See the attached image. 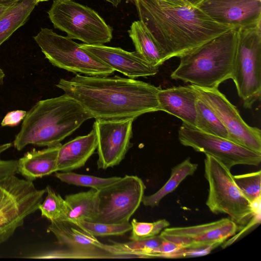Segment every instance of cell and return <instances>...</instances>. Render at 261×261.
Masks as SVG:
<instances>
[{"label":"cell","mask_w":261,"mask_h":261,"mask_svg":"<svg viewBox=\"0 0 261 261\" xmlns=\"http://www.w3.org/2000/svg\"><path fill=\"white\" fill-rule=\"evenodd\" d=\"M19 0H0V5H11L17 2Z\"/></svg>","instance_id":"cell-37"},{"label":"cell","mask_w":261,"mask_h":261,"mask_svg":"<svg viewBox=\"0 0 261 261\" xmlns=\"http://www.w3.org/2000/svg\"><path fill=\"white\" fill-rule=\"evenodd\" d=\"M198 167V164L191 162L188 158L171 169V174L166 183L155 193L143 197L142 202L146 206L154 207L167 195L176 189L187 176L192 175Z\"/></svg>","instance_id":"cell-25"},{"label":"cell","mask_w":261,"mask_h":261,"mask_svg":"<svg viewBox=\"0 0 261 261\" xmlns=\"http://www.w3.org/2000/svg\"><path fill=\"white\" fill-rule=\"evenodd\" d=\"M67 212L62 220L75 223L80 221L92 222L98 212V191L94 189L66 195Z\"/></svg>","instance_id":"cell-21"},{"label":"cell","mask_w":261,"mask_h":261,"mask_svg":"<svg viewBox=\"0 0 261 261\" xmlns=\"http://www.w3.org/2000/svg\"><path fill=\"white\" fill-rule=\"evenodd\" d=\"M1 181H0V193H1V189H2V186H1Z\"/></svg>","instance_id":"cell-43"},{"label":"cell","mask_w":261,"mask_h":261,"mask_svg":"<svg viewBox=\"0 0 261 261\" xmlns=\"http://www.w3.org/2000/svg\"><path fill=\"white\" fill-rule=\"evenodd\" d=\"M97 146V139L93 128L86 135L61 144L58 154V171H71L83 167Z\"/></svg>","instance_id":"cell-18"},{"label":"cell","mask_w":261,"mask_h":261,"mask_svg":"<svg viewBox=\"0 0 261 261\" xmlns=\"http://www.w3.org/2000/svg\"><path fill=\"white\" fill-rule=\"evenodd\" d=\"M27 112L23 110H15L8 113L3 118L2 126H14L18 125L23 119Z\"/></svg>","instance_id":"cell-35"},{"label":"cell","mask_w":261,"mask_h":261,"mask_svg":"<svg viewBox=\"0 0 261 261\" xmlns=\"http://www.w3.org/2000/svg\"><path fill=\"white\" fill-rule=\"evenodd\" d=\"M61 144L27 152L17 160L16 172L32 181L58 172V154Z\"/></svg>","instance_id":"cell-20"},{"label":"cell","mask_w":261,"mask_h":261,"mask_svg":"<svg viewBox=\"0 0 261 261\" xmlns=\"http://www.w3.org/2000/svg\"><path fill=\"white\" fill-rule=\"evenodd\" d=\"M5 76L3 70L0 68V85L3 84Z\"/></svg>","instance_id":"cell-40"},{"label":"cell","mask_w":261,"mask_h":261,"mask_svg":"<svg viewBox=\"0 0 261 261\" xmlns=\"http://www.w3.org/2000/svg\"><path fill=\"white\" fill-rule=\"evenodd\" d=\"M235 182L251 203L260 200L261 171L233 175Z\"/></svg>","instance_id":"cell-31"},{"label":"cell","mask_w":261,"mask_h":261,"mask_svg":"<svg viewBox=\"0 0 261 261\" xmlns=\"http://www.w3.org/2000/svg\"><path fill=\"white\" fill-rule=\"evenodd\" d=\"M0 244L8 240L24 219L38 209L46 189H37L32 180L14 174L1 181Z\"/></svg>","instance_id":"cell-9"},{"label":"cell","mask_w":261,"mask_h":261,"mask_svg":"<svg viewBox=\"0 0 261 261\" xmlns=\"http://www.w3.org/2000/svg\"><path fill=\"white\" fill-rule=\"evenodd\" d=\"M145 188L139 177L126 175L98 190V212L92 222L107 224L129 222L142 203Z\"/></svg>","instance_id":"cell-10"},{"label":"cell","mask_w":261,"mask_h":261,"mask_svg":"<svg viewBox=\"0 0 261 261\" xmlns=\"http://www.w3.org/2000/svg\"><path fill=\"white\" fill-rule=\"evenodd\" d=\"M111 3L114 7H117L122 0H104ZM130 1V0H127Z\"/></svg>","instance_id":"cell-39"},{"label":"cell","mask_w":261,"mask_h":261,"mask_svg":"<svg viewBox=\"0 0 261 261\" xmlns=\"http://www.w3.org/2000/svg\"><path fill=\"white\" fill-rule=\"evenodd\" d=\"M92 118L76 100L65 94L40 100L27 112L13 145L21 150L31 144L47 147L59 145Z\"/></svg>","instance_id":"cell-3"},{"label":"cell","mask_w":261,"mask_h":261,"mask_svg":"<svg viewBox=\"0 0 261 261\" xmlns=\"http://www.w3.org/2000/svg\"><path fill=\"white\" fill-rule=\"evenodd\" d=\"M54 27L88 45H102L113 37V30L92 9L74 0H54L47 11Z\"/></svg>","instance_id":"cell-7"},{"label":"cell","mask_w":261,"mask_h":261,"mask_svg":"<svg viewBox=\"0 0 261 261\" xmlns=\"http://www.w3.org/2000/svg\"><path fill=\"white\" fill-rule=\"evenodd\" d=\"M33 38L45 58L58 68L91 76H109L115 71L80 44L52 29L41 28Z\"/></svg>","instance_id":"cell-8"},{"label":"cell","mask_w":261,"mask_h":261,"mask_svg":"<svg viewBox=\"0 0 261 261\" xmlns=\"http://www.w3.org/2000/svg\"><path fill=\"white\" fill-rule=\"evenodd\" d=\"M135 119L95 120L93 128L97 139V168L106 169L119 165L132 146L133 122Z\"/></svg>","instance_id":"cell-13"},{"label":"cell","mask_w":261,"mask_h":261,"mask_svg":"<svg viewBox=\"0 0 261 261\" xmlns=\"http://www.w3.org/2000/svg\"><path fill=\"white\" fill-rule=\"evenodd\" d=\"M130 224L132 233L129 239L131 241L140 240L157 236L170 225L169 222L165 219L153 222H142L133 219Z\"/></svg>","instance_id":"cell-32"},{"label":"cell","mask_w":261,"mask_h":261,"mask_svg":"<svg viewBox=\"0 0 261 261\" xmlns=\"http://www.w3.org/2000/svg\"><path fill=\"white\" fill-rule=\"evenodd\" d=\"M192 6L197 7L204 0H186Z\"/></svg>","instance_id":"cell-38"},{"label":"cell","mask_w":261,"mask_h":261,"mask_svg":"<svg viewBox=\"0 0 261 261\" xmlns=\"http://www.w3.org/2000/svg\"><path fill=\"white\" fill-rule=\"evenodd\" d=\"M48 0H37V2L38 3H40V2H45V1H47Z\"/></svg>","instance_id":"cell-42"},{"label":"cell","mask_w":261,"mask_h":261,"mask_svg":"<svg viewBox=\"0 0 261 261\" xmlns=\"http://www.w3.org/2000/svg\"><path fill=\"white\" fill-rule=\"evenodd\" d=\"M166 60L188 54L238 27L216 21L200 8L176 0H130Z\"/></svg>","instance_id":"cell-2"},{"label":"cell","mask_w":261,"mask_h":261,"mask_svg":"<svg viewBox=\"0 0 261 261\" xmlns=\"http://www.w3.org/2000/svg\"><path fill=\"white\" fill-rule=\"evenodd\" d=\"M178 139L184 146L214 156L229 169L238 165L258 166L261 162V153L184 123L178 130Z\"/></svg>","instance_id":"cell-11"},{"label":"cell","mask_w":261,"mask_h":261,"mask_svg":"<svg viewBox=\"0 0 261 261\" xmlns=\"http://www.w3.org/2000/svg\"><path fill=\"white\" fill-rule=\"evenodd\" d=\"M74 224L95 237L122 236L132 229V225L129 222L121 224H107L80 221Z\"/></svg>","instance_id":"cell-30"},{"label":"cell","mask_w":261,"mask_h":261,"mask_svg":"<svg viewBox=\"0 0 261 261\" xmlns=\"http://www.w3.org/2000/svg\"><path fill=\"white\" fill-rule=\"evenodd\" d=\"M56 86L95 120L135 119L160 111L158 93L161 88L134 79L76 74L69 79H61Z\"/></svg>","instance_id":"cell-1"},{"label":"cell","mask_w":261,"mask_h":261,"mask_svg":"<svg viewBox=\"0 0 261 261\" xmlns=\"http://www.w3.org/2000/svg\"><path fill=\"white\" fill-rule=\"evenodd\" d=\"M12 146L11 143L0 145V181L15 174L17 171V160H3L1 158V154Z\"/></svg>","instance_id":"cell-34"},{"label":"cell","mask_w":261,"mask_h":261,"mask_svg":"<svg viewBox=\"0 0 261 261\" xmlns=\"http://www.w3.org/2000/svg\"><path fill=\"white\" fill-rule=\"evenodd\" d=\"M128 33L136 51L149 63L159 67L167 61L162 49L140 20L132 22Z\"/></svg>","instance_id":"cell-22"},{"label":"cell","mask_w":261,"mask_h":261,"mask_svg":"<svg viewBox=\"0 0 261 261\" xmlns=\"http://www.w3.org/2000/svg\"><path fill=\"white\" fill-rule=\"evenodd\" d=\"M193 86L198 98L209 107L225 127L228 140L261 153V131L259 128L247 124L237 108L218 89Z\"/></svg>","instance_id":"cell-12"},{"label":"cell","mask_w":261,"mask_h":261,"mask_svg":"<svg viewBox=\"0 0 261 261\" xmlns=\"http://www.w3.org/2000/svg\"><path fill=\"white\" fill-rule=\"evenodd\" d=\"M114 245V244H113ZM115 246V245H114ZM112 249L71 250L66 248L51 250L32 256L37 258L97 259L138 258L133 254L120 250L116 246Z\"/></svg>","instance_id":"cell-24"},{"label":"cell","mask_w":261,"mask_h":261,"mask_svg":"<svg viewBox=\"0 0 261 261\" xmlns=\"http://www.w3.org/2000/svg\"><path fill=\"white\" fill-rule=\"evenodd\" d=\"M37 0H19L0 18V46L28 21Z\"/></svg>","instance_id":"cell-23"},{"label":"cell","mask_w":261,"mask_h":261,"mask_svg":"<svg viewBox=\"0 0 261 261\" xmlns=\"http://www.w3.org/2000/svg\"><path fill=\"white\" fill-rule=\"evenodd\" d=\"M231 79L245 108H251L261 93V20L238 28Z\"/></svg>","instance_id":"cell-6"},{"label":"cell","mask_w":261,"mask_h":261,"mask_svg":"<svg viewBox=\"0 0 261 261\" xmlns=\"http://www.w3.org/2000/svg\"><path fill=\"white\" fill-rule=\"evenodd\" d=\"M204 177L208 184L206 205L214 214H225L238 225H244L257 212L235 182L230 169L205 154Z\"/></svg>","instance_id":"cell-5"},{"label":"cell","mask_w":261,"mask_h":261,"mask_svg":"<svg viewBox=\"0 0 261 261\" xmlns=\"http://www.w3.org/2000/svg\"><path fill=\"white\" fill-rule=\"evenodd\" d=\"M56 177L62 182L78 186L89 187L97 191L118 180L121 177L107 178L76 173L71 171L56 172Z\"/></svg>","instance_id":"cell-27"},{"label":"cell","mask_w":261,"mask_h":261,"mask_svg":"<svg viewBox=\"0 0 261 261\" xmlns=\"http://www.w3.org/2000/svg\"><path fill=\"white\" fill-rule=\"evenodd\" d=\"M47 231L54 235L60 245L71 250L112 249L115 248L113 244L102 243L95 237L75 224L66 221H51Z\"/></svg>","instance_id":"cell-19"},{"label":"cell","mask_w":261,"mask_h":261,"mask_svg":"<svg viewBox=\"0 0 261 261\" xmlns=\"http://www.w3.org/2000/svg\"><path fill=\"white\" fill-rule=\"evenodd\" d=\"M176 1H177L178 2H179L180 3H182L189 4L186 0H176Z\"/></svg>","instance_id":"cell-41"},{"label":"cell","mask_w":261,"mask_h":261,"mask_svg":"<svg viewBox=\"0 0 261 261\" xmlns=\"http://www.w3.org/2000/svg\"><path fill=\"white\" fill-rule=\"evenodd\" d=\"M239 228L229 218L184 227L166 228L160 233L165 240L174 242L181 248L213 246L217 247L234 235Z\"/></svg>","instance_id":"cell-14"},{"label":"cell","mask_w":261,"mask_h":261,"mask_svg":"<svg viewBox=\"0 0 261 261\" xmlns=\"http://www.w3.org/2000/svg\"><path fill=\"white\" fill-rule=\"evenodd\" d=\"M215 247L213 246L199 248H181L176 251L167 255L164 258H179L201 256L209 254Z\"/></svg>","instance_id":"cell-33"},{"label":"cell","mask_w":261,"mask_h":261,"mask_svg":"<svg viewBox=\"0 0 261 261\" xmlns=\"http://www.w3.org/2000/svg\"><path fill=\"white\" fill-rule=\"evenodd\" d=\"M46 192L47 195L38 207L41 216L50 221L62 220L67 212L65 199L57 194L49 186L46 188Z\"/></svg>","instance_id":"cell-29"},{"label":"cell","mask_w":261,"mask_h":261,"mask_svg":"<svg viewBox=\"0 0 261 261\" xmlns=\"http://www.w3.org/2000/svg\"><path fill=\"white\" fill-rule=\"evenodd\" d=\"M197 7L227 24L246 27L261 20V0H204Z\"/></svg>","instance_id":"cell-16"},{"label":"cell","mask_w":261,"mask_h":261,"mask_svg":"<svg viewBox=\"0 0 261 261\" xmlns=\"http://www.w3.org/2000/svg\"><path fill=\"white\" fill-rule=\"evenodd\" d=\"M81 46L115 71L130 79L152 76L159 67L147 62L137 51L129 52L120 47L102 45L80 44Z\"/></svg>","instance_id":"cell-15"},{"label":"cell","mask_w":261,"mask_h":261,"mask_svg":"<svg viewBox=\"0 0 261 261\" xmlns=\"http://www.w3.org/2000/svg\"><path fill=\"white\" fill-rule=\"evenodd\" d=\"M239 27L180 57L171 77L206 89H218L221 83L231 79Z\"/></svg>","instance_id":"cell-4"},{"label":"cell","mask_w":261,"mask_h":261,"mask_svg":"<svg viewBox=\"0 0 261 261\" xmlns=\"http://www.w3.org/2000/svg\"><path fill=\"white\" fill-rule=\"evenodd\" d=\"M163 241L159 234L149 238L126 243L113 242L120 250L137 255L139 258L154 257Z\"/></svg>","instance_id":"cell-28"},{"label":"cell","mask_w":261,"mask_h":261,"mask_svg":"<svg viewBox=\"0 0 261 261\" xmlns=\"http://www.w3.org/2000/svg\"><path fill=\"white\" fill-rule=\"evenodd\" d=\"M158 99L160 111L178 117L185 124L195 127L198 96L193 85L161 89Z\"/></svg>","instance_id":"cell-17"},{"label":"cell","mask_w":261,"mask_h":261,"mask_svg":"<svg viewBox=\"0 0 261 261\" xmlns=\"http://www.w3.org/2000/svg\"><path fill=\"white\" fill-rule=\"evenodd\" d=\"M196 109V128L205 133L228 140V134L223 124L209 107L199 98Z\"/></svg>","instance_id":"cell-26"},{"label":"cell","mask_w":261,"mask_h":261,"mask_svg":"<svg viewBox=\"0 0 261 261\" xmlns=\"http://www.w3.org/2000/svg\"><path fill=\"white\" fill-rule=\"evenodd\" d=\"M14 4L11 5H0V18Z\"/></svg>","instance_id":"cell-36"}]
</instances>
